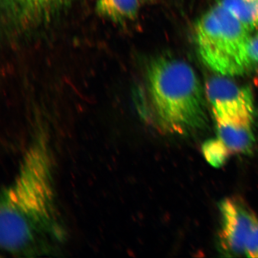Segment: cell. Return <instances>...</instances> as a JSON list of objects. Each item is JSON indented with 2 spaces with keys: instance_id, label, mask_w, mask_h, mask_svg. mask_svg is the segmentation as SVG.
Masks as SVG:
<instances>
[{
  "instance_id": "52a82bcc",
  "label": "cell",
  "mask_w": 258,
  "mask_h": 258,
  "mask_svg": "<svg viewBox=\"0 0 258 258\" xmlns=\"http://www.w3.org/2000/svg\"><path fill=\"white\" fill-rule=\"evenodd\" d=\"M141 3V0H98L96 11L102 18L122 24L137 17Z\"/></svg>"
},
{
  "instance_id": "ba28073f",
  "label": "cell",
  "mask_w": 258,
  "mask_h": 258,
  "mask_svg": "<svg viewBox=\"0 0 258 258\" xmlns=\"http://www.w3.org/2000/svg\"><path fill=\"white\" fill-rule=\"evenodd\" d=\"M251 32L258 28V0H217Z\"/></svg>"
},
{
  "instance_id": "8fae6325",
  "label": "cell",
  "mask_w": 258,
  "mask_h": 258,
  "mask_svg": "<svg viewBox=\"0 0 258 258\" xmlns=\"http://www.w3.org/2000/svg\"><path fill=\"white\" fill-rule=\"evenodd\" d=\"M247 53L251 67L258 66V31L253 36L250 37Z\"/></svg>"
},
{
  "instance_id": "8992f818",
  "label": "cell",
  "mask_w": 258,
  "mask_h": 258,
  "mask_svg": "<svg viewBox=\"0 0 258 258\" xmlns=\"http://www.w3.org/2000/svg\"><path fill=\"white\" fill-rule=\"evenodd\" d=\"M72 0H3L11 35L22 33L53 18Z\"/></svg>"
},
{
  "instance_id": "5b68a950",
  "label": "cell",
  "mask_w": 258,
  "mask_h": 258,
  "mask_svg": "<svg viewBox=\"0 0 258 258\" xmlns=\"http://www.w3.org/2000/svg\"><path fill=\"white\" fill-rule=\"evenodd\" d=\"M220 210L222 247L228 253L244 254L247 238L258 218L243 203L233 199L222 202Z\"/></svg>"
},
{
  "instance_id": "277c9868",
  "label": "cell",
  "mask_w": 258,
  "mask_h": 258,
  "mask_svg": "<svg viewBox=\"0 0 258 258\" xmlns=\"http://www.w3.org/2000/svg\"><path fill=\"white\" fill-rule=\"evenodd\" d=\"M205 95L211 105L216 125H253V99L247 87L219 75L206 82Z\"/></svg>"
},
{
  "instance_id": "6da1fadb",
  "label": "cell",
  "mask_w": 258,
  "mask_h": 258,
  "mask_svg": "<svg viewBox=\"0 0 258 258\" xmlns=\"http://www.w3.org/2000/svg\"><path fill=\"white\" fill-rule=\"evenodd\" d=\"M52 150L38 128L14 180L3 189L0 245L5 253L37 257L56 252L67 233L58 208Z\"/></svg>"
},
{
  "instance_id": "7a4b0ae2",
  "label": "cell",
  "mask_w": 258,
  "mask_h": 258,
  "mask_svg": "<svg viewBox=\"0 0 258 258\" xmlns=\"http://www.w3.org/2000/svg\"><path fill=\"white\" fill-rule=\"evenodd\" d=\"M147 78L155 120L161 130L186 134L205 126L204 92L189 64L173 58H157L148 66Z\"/></svg>"
},
{
  "instance_id": "3957f363",
  "label": "cell",
  "mask_w": 258,
  "mask_h": 258,
  "mask_svg": "<svg viewBox=\"0 0 258 258\" xmlns=\"http://www.w3.org/2000/svg\"><path fill=\"white\" fill-rule=\"evenodd\" d=\"M251 31L227 9L217 4L197 21V47L206 66L225 77L251 69L247 47Z\"/></svg>"
},
{
  "instance_id": "9c48e42d",
  "label": "cell",
  "mask_w": 258,
  "mask_h": 258,
  "mask_svg": "<svg viewBox=\"0 0 258 258\" xmlns=\"http://www.w3.org/2000/svg\"><path fill=\"white\" fill-rule=\"evenodd\" d=\"M202 150L206 160L215 167L223 165L230 154L227 148L218 138L206 142Z\"/></svg>"
},
{
  "instance_id": "30bf717a",
  "label": "cell",
  "mask_w": 258,
  "mask_h": 258,
  "mask_svg": "<svg viewBox=\"0 0 258 258\" xmlns=\"http://www.w3.org/2000/svg\"><path fill=\"white\" fill-rule=\"evenodd\" d=\"M244 255L248 257L258 258V219L247 238Z\"/></svg>"
},
{
  "instance_id": "7c38bea8",
  "label": "cell",
  "mask_w": 258,
  "mask_h": 258,
  "mask_svg": "<svg viewBox=\"0 0 258 258\" xmlns=\"http://www.w3.org/2000/svg\"><path fill=\"white\" fill-rule=\"evenodd\" d=\"M142 3L153 2V0H141Z\"/></svg>"
}]
</instances>
